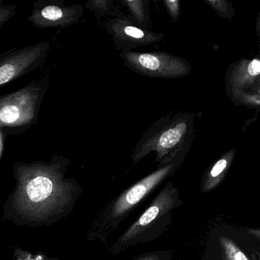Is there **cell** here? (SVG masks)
Here are the masks:
<instances>
[{
	"mask_svg": "<svg viewBox=\"0 0 260 260\" xmlns=\"http://www.w3.org/2000/svg\"><path fill=\"white\" fill-rule=\"evenodd\" d=\"M182 205L179 190L169 182L148 208L117 240L112 246V253H121L136 245L157 238L170 224L173 211Z\"/></svg>",
	"mask_w": 260,
	"mask_h": 260,
	"instance_id": "cell-1",
	"label": "cell"
},
{
	"mask_svg": "<svg viewBox=\"0 0 260 260\" xmlns=\"http://www.w3.org/2000/svg\"><path fill=\"white\" fill-rule=\"evenodd\" d=\"M177 167V162H170L117 196L106 211L104 217L107 231H115L141 201L151 194L169 176L174 173Z\"/></svg>",
	"mask_w": 260,
	"mask_h": 260,
	"instance_id": "cell-2",
	"label": "cell"
},
{
	"mask_svg": "<svg viewBox=\"0 0 260 260\" xmlns=\"http://www.w3.org/2000/svg\"><path fill=\"white\" fill-rule=\"evenodd\" d=\"M39 99L37 88L29 87L0 99V127H15L34 118Z\"/></svg>",
	"mask_w": 260,
	"mask_h": 260,
	"instance_id": "cell-3",
	"label": "cell"
},
{
	"mask_svg": "<svg viewBox=\"0 0 260 260\" xmlns=\"http://www.w3.org/2000/svg\"><path fill=\"white\" fill-rule=\"evenodd\" d=\"M47 46L45 44L34 45L0 61V86L36 67L46 52Z\"/></svg>",
	"mask_w": 260,
	"mask_h": 260,
	"instance_id": "cell-4",
	"label": "cell"
},
{
	"mask_svg": "<svg viewBox=\"0 0 260 260\" xmlns=\"http://www.w3.org/2000/svg\"><path fill=\"white\" fill-rule=\"evenodd\" d=\"M77 15L74 7L48 5L35 10L30 20L39 27L64 26L73 23Z\"/></svg>",
	"mask_w": 260,
	"mask_h": 260,
	"instance_id": "cell-5",
	"label": "cell"
},
{
	"mask_svg": "<svg viewBox=\"0 0 260 260\" xmlns=\"http://www.w3.org/2000/svg\"><path fill=\"white\" fill-rule=\"evenodd\" d=\"M26 190L28 198L31 202H40L51 196L53 190V182L47 176H36L29 181Z\"/></svg>",
	"mask_w": 260,
	"mask_h": 260,
	"instance_id": "cell-6",
	"label": "cell"
},
{
	"mask_svg": "<svg viewBox=\"0 0 260 260\" xmlns=\"http://www.w3.org/2000/svg\"><path fill=\"white\" fill-rule=\"evenodd\" d=\"M228 159V158H222L219 159L210 170L209 173L207 174L202 182L201 188L202 193H208L212 191L223 180L226 169L229 165V160Z\"/></svg>",
	"mask_w": 260,
	"mask_h": 260,
	"instance_id": "cell-7",
	"label": "cell"
},
{
	"mask_svg": "<svg viewBox=\"0 0 260 260\" xmlns=\"http://www.w3.org/2000/svg\"><path fill=\"white\" fill-rule=\"evenodd\" d=\"M220 244L224 260H249L246 254L231 239L220 237Z\"/></svg>",
	"mask_w": 260,
	"mask_h": 260,
	"instance_id": "cell-8",
	"label": "cell"
},
{
	"mask_svg": "<svg viewBox=\"0 0 260 260\" xmlns=\"http://www.w3.org/2000/svg\"><path fill=\"white\" fill-rule=\"evenodd\" d=\"M181 137L182 133L179 129H171L161 137L158 146L162 149L170 148L179 142Z\"/></svg>",
	"mask_w": 260,
	"mask_h": 260,
	"instance_id": "cell-9",
	"label": "cell"
},
{
	"mask_svg": "<svg viewBox=\"0 0 260 260\" xmlns=\"http://www.w3.org/2000/svg\"><path fill=\"white\" fill-rule=\"evenodd\" d=\"M138 62L140 66L150 71H155L159 68V60L151 54H139Z\"/></svg>",
	"mask_w": 260,
	"mask_h": 260,
	"instance_id": "cell-10",
	"label": "cell"
},
{
	"mask_svg": "<svg viewBox=\"0 0 260 260\" xmlns=\"http://www.w3.org/2000/svg\"><path fill=\"white\" fill-rule=\"evenodd\" d=\"M132 260H172V254L167 251L147 252Z\"/></svg>",
	"mask_w": 260,
	"mask_h": 260,
	"instance_id": "cell-11",
	"label": "cell"
},
{
	"mask_svg": "<svg viewBox=\"0 0 260 260\" xmlns=\"http://www.w3.org/2000/svg\"><path fill=\"white\" fill-rule=\"evenodd\" d=\"M124 32L126 33V35L134 38V39H141L144 36V32L141 30L132 26L126 27Z\"/></svg>",
	"mask_w": 260,
	"mask_h": 260,
	"instance_id": "cell-12",
	"label": "cell"
},
{
	"mask_svg": "<svg viewBox=\"0 0 260 260\" xmlns=\"http://www.w3.org/2000/svg\"><path fill=\"white\" fill-rule=\"evenodd\" d=\"M248 73L249 75L255 77L260 74V62L258 60H253L248 67Z\"/></svg>",
	"mask_w": 260,
	"mask_h": 260,
	"instance_id": "cell-13",
	"label": "cell"
},
{
	"mask_svg": "<svg viewBox=\"0 0 260 260\" xmlns=\"http://www.w3.org/2000/svg\"><path fill=\"white\" fill-rule=\"evenodd\" d=\"M13 13V7H6V8H1L0 7V25H2L4 22L7 20L12 14Z\"/></svg>",
	"mask_w": 260,
	"mask_h": 260,
	"instance_id": "cell-14",
	"label": "cell"
},
{
	"mask_svg": "<svg viewBox=\"0 0 260 260\" xmlns=\"http://www.w3.org/2000/svg\"><path fill=\"white\" fill-rule=\"evenodd\" d=\"M27 260H36V259H27Z\"/></svg>",
	"mask_w": 260,
	"mask_h": 260,
	"instance_id": "cell-15",
	"label": "cell"
}]
</instances>
